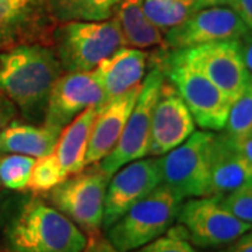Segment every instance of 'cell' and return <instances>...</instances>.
<instances>
[{"instance_id": "1", "label": "cell", "mask_w": 252, "mask_h": 252, "mask_svg": "<svg viewBox=\"0 0 252 252\" xmlns=\"http://www.w3.org/2000/svg\"><path fill=\"white\" fill-rule=\"evenodd\" d=\"M62 72L54 48L17 45L0 55V91L26 119L44 122L48 97Z\"/></svg>"}, {"instance_id": "2", "label": "cell", "mask_w": 252, "mask_h": 252, "mask_svg": "<svg viewBox=\"0 0 252 252\" xmlns=\"http://www.w3.org/2000/svg\"><path fill=\"white\" fill-rule=\"evenodd\" d=\"M11 252H83L87 237L69 217L42 199L26 202L6 231Z\"/></svg>"}, {"instance_id": "3", "label": "cell", "mask_w": 252, "mask_h": 252, "mask_svg": "<svg viewBox=\"0 0 252 252\" xmlns=\"http://www.w3.org/2000/svg\"><path fill=\"white\" fill-rule=\"evenodd\" d=\"M55 52L66 72H91L125 45L115 17L102 21H67L54 32Z\"/></svg>"}, {"instance_id": "4", "label": "cell", "mask_w": 252, "mask_h": 252, "mask_svg": "<svg viewBox=\"0 0 252 252\" xmlns=\"http://www.w3.org/2000/svg\"><path fill=\"white\" fill-rule=\"evenodd\" d=\"M184 199L160 184L117 220L107 240L119 252H132L162 235L175 221Z\"/></svg>"}, {"instance_id": "5", "label": "cell", "mask_w": 252, "mask_h": 252, "mask_svg": "<svg viewBox=\"0 0 252 252\" xmlns=\"http://www.w3.org/2000/svg\"><path fill=\"white\" fill-rule=\"evenodd\" d=\"M161 67L165 79L175 87L188 107L195 124L203 130H223L233 104L224 93L205 73L187 61L182 51L167 55Z\"/></svg>"}, {"instance_id": "6", "label": "cell", "mask_w": 252, "mask_h": 252, "mask_svg": "<svg viewBox=\"0 0 252 252\" xmlns=\"http://www.w3.org/2000/svg\"><path fill=\"white\" fill-rule=\"evenodd\" d=\"M109 178L98 162L87 165L51 189L48 192L49 202L55 209L69 217L83 233L95 237L99 228H102Z\"/></svg>"}, {"instance_id": "7", "label": "cell", "mask_w": 252, "mask_h": 252, "mask_svg": "<svg viewBox=\"0 0 252 252\" xmlns=\"http://www.w3.org/2000/svg\"><path fill=\"white\" fill-rule=\"evenodd\" d=\"M213 132H193L188 139L160 157L161 184L180 198L210 196V147Z\"/></svg>"}, {"instance_id": "8", "label": "cell", "mask_w": 252, "mask_h": 252, "mask_svg": "<svg viewBox=\"0 0 252 252\" xmlns=\"http://www.w3.org/2000/svg\"><path fill=\"white\" fill-rule=\"evenodd\" d=\"M165 74L161 66H154L144 76L136 104L127 118L125 129L114 150L98 162L99 167L112 177L127 162L149 156L152 118L156 101L161 90Z\"/></svg>"}, {"instance_id": "9", "label": "cell", "mask_w": 252, "mask_h": 252, "mask_svg": "<svg viewBox=\"0 0 252 252\" xmlns=\"http://www.w3.org/2000/svg\"><path fill=\"white\" fill-rule=\"evenodd\" d=\"M177 221L184 227L189 241L200 248L225 247L252 228L230 213L217 196L189 198L182 202Z\"/></svg>"}, {"instance_id": "10", "label": "cell", "mask_w": 252, "mask_h": 252, "mask_svg": "<svg viewBox=\"0 0 252 252\" xmlns=\"http://www.w3.org/2000/svg\"><path fill=\"white\" fill-rule=\"evenodd\" d=\"M161 184L160 157L139 158L121 167L109 178L102 228L108 230L126 212Z\"/></svg>"}, {"instance_id": "11", "label": "cell", "mask_w": 252, "mask_h": 252, "mask_svg": "<svg viewBox=\"0 0 252 252\" xmlns=\"http://www.w3.org/2000/svg\"><path fill=\"white\" fill-rule=\"evenodd\" d=\"M250 30L231 7L217 6L195 10L180 26L171 28L164 35L165 49H188L192 46L240 39Z\"/></svg>"}, {"instance_id": "12", "label": "cell", "mask_w": 252, "mask_h": 252, "mask_svg": "<svg viewBox=\"0 0 252 252\" xmlns=\"http://www.w3.org/2000/svg\"><path fill=\"white\" fill-rule=\"evenodd\" d=\"M105 93L95 73L66 72L55 81L48 97L42 125L62 130L89 107H102Z\"/></svg>"}, {"instance_id": "13", "label": "cell", "mask_w": 252, "mask_h": 252, "mask_svg": "<svg viewBox=\"0 0 252 252\" xmlns=\"http://www.w3.org/2000/svg\"><path fill=\"white\" fill-rule=\"evenodd\" d=\"M180 51L187 61L205 73L231 102L245 89L250 72L244 64L238 39L216 41Z\"/></svg>"}, {"instance_id": "14", "label": "cell", "mask_w": 252, "mask_h": 252, "mask_svg": "<svg viewBox=\"0 0 252 252\" xmlns=\"http://www.w3.org/2000/svg\"><path fill=\"white\" fill-rule=\"evenodd\" d=\"M195 121L170 81L164 80L156 101L150 130V157H161L195 132Z\"/></svg>"}, {"instance_id": "15", "label": "cell", "mask_w": 252, "mask_h": 252, "mask_svg": "<svg viewBox=\"0 0 252 252\" xmlns=\"http://www.w3.org/2000/svg\"><path fill=\"white\" fill-rule=\"evenodd\" d=\"M252 182V162L234 137L215 133L210 147V196H224Z\"/></svg>"}, {"instance_id": "16", "label": "cell", "mask_w": 252, "mask_h": 252, "mask_svg": "<svg viewBox=\"0 0 252 252\" xmlns=\"http://www.w3.org/2000/svg\"><path fill=\"white\" fill-rule=\"evenodd\" d=\"M140 86L105 102L99 108L91 129L86 167L99 162L114 150L125 129L127 118L135 107Z\"/></svg>"}, {"instance_id": "17", "label": "cell", "mask_w": 252, "mask_h": 252, "mask_svg": "<svg viewBox=\"0 0 252 252\" xmlns=\"http://www.w3.org/2000/svg\"><path fill=\"white\" fill-rule=\"evenodd\" d=\"M147 58L149 55L144 49L122 46L95 66L93 72L105 93V102L142 84Z\"/></svg>"}, {"instance_id": "18", "label": "cell", "mask_w": 252, "mask_h": 252, "mask_svg": "<svg viewBox=\"0 0 252 252\" xmlns=\"http://www.w3.org/2000/svg\"><path fill=\"white\" fill-rule=\"evenodd\" d=\"M101 107H89L63 127L55 144L54 153L66 177L86 168V156L95 117Z\"/></svg>"}, {"instance_id": "19", "label": "cell", "mask_w": 252, "mask_h": 252, "mask_svg": "<svg viewBox=\"0 0 252 252\" xmlns=\"http://www.w3.org/2000/svg\"><path fill=\"white\" fill-rule=\"evenodd\" d=\"M61 130L45 125L35 126L13 121L0 132V153H17L44 157L52 153Z\"/></svg>"}, {"instance_id": "20", "label": "cell", "mask_w": 252, "mask_h": 252, "mask_svg": "<svg viewBox=\"0 0 252 252\" xmlns=\"http://www.w3.org/2000/svg\"><path fill=\"white\" fill-rule=\"evenodd\" d=\"M115 18L126 46L137 49L165 48L162 32L144 14L143 0H121Z\"/></svg>"}, {"instance_id": "21", "label": "cell", "mask_w": 252, "mask_h": 252, "mask_svg": "<svg viewBox=\"0 0 252 252\" xmlns=\"http://www.w3.org/2000/svg\"><path fill=\"white\" fill-rule=\"evenodd\" d=\"M121 0H46L58 21H102L114 17Z\"/></svg>"}, {"instance_id": "22", "label": "cell", "mask_w": 252, "mask_h": 252, "mask_svg": "<svg viewBox=\"0 0 252 252\" xmlns=\"http://www.w3.org/2000/svg\"><path fill=\"white\" fill-rule=\"evenodd\" d=\"M143 10L147 18L164 34L180 26L193 11L192 6L181 0H143Z\"/></svg>"}, {"instance_id": "23", "label": "cell", "mask_w": 252, "mask_h": 252, "mask_svg": "<svg viewBox=\"0 0 252 252\" xmlns=\"http://www.w3.org/2000/svg\"><path fill=\"white\" fill-rule=\"evenodd\" d=\"M225 133L235 140L243 139L252 132V74L250 73L248 81L243 93L233 101L224 126Z\"/></svg>"}, {"instance_id": "24", "label": "cell", "mask_w": 252, "mask_h": 252, "mask_svg": "<svg viewBox=\"0 0 252 252\" xmlns=\"http://www.w3.org/2000/svg\"><path fill=\"white\" fill-rule=\"evenodd\" d=\"M35 157L24 154L3 153L0 156V184L14 190L27 189Z\"/></svg>"}, {"instance_id": "25", "label": "cell", "mask_w": 252, "mask_h": 252, "mask_svg": "<svg viewBox=\"0 0 252 252\" xmlns=\"http://www.w3.org/2000/svg\"><path fill=\"white\" fill-rule=\"evenodd\" d=\"M64 178L67 177L62 171L59 160L52 152L44 157L36 158L32 171H31L30 181H28L27 189L34 193H48Z\"/></svg>"}, {"instance_id": "26", "label": "cell", "mask_w": 252, "mask_h": 252, "mask_svg": "<svg viewBox=\"0 0 252 252\" xmlns=\"http://www.w3.org/2000/svg\"><path fill=\"white\" fill-rule=\"evenodd\" d=\"M132 252H198L193 244L188 240L182 225H177L174 228H168L165 233L156 240L147 243L143 247Z\"/></svg>"}, {"instance_id": "27", "label": "cell", "mask_w": 252, "mask_h": 252, "mask_svg": "<svg viewBox=\"0 0 252 252\" xmlns=\"http://www.w3.org/2000/svg\"><path fill=\"white\" fill-rule=\"evenodd\" d=\"M219 200L237 219L252 225V182L220 196Z\"/></svg>"}, {"instance_id": "28", "label": "cell", "mask_w": 252, "mask_h": 252, "mask_svg": "<svg viewBox=\"0 0 252 252\" xmlns=\"http://www.w3.org/2000/svg\"><path fill=\"white\" fill-rule=\"evenodd\" d=\"M35 0H0V31L20 23L32 10Z\"/></svg>"}, {"instance_id": "29", "label": "cell", "mask_w": 252, "mask_h": 252, "mask_svg": "<svg viewBox=\"0 0 252 252\" xmlns=\"http://www.w3.org/2000/svg\"><path fill=\"white\" fill-rule=\"evenodd\" d=\"M17 111L14 102L0 91V132L16 119Z\"/></svg>"}, {"instance_id": "30", "label": "cell", "mask_w": 252, "mask_h": 252, "mask_svg": "<svg viewBox=\"0 0 252 252\" xmlns=\"http://www.w3.org/2000/svg\"><path fill=\"white\" fill-rule=\"evenodd\" d=\"M228 6L238 14L248 30L252 31V0H230Z\"/></svg>"}, {"instance_id": "31", "label": "cell", "mask_w": 252, "mask_h": 252, "mask_svg": "<svg viewBox=\"0 0 252 252\" xmlns=\"http://www.w3.org/2000/svg\"><path fill=\"white\" fill-rule=\"evenodd\" d=\"M238 46H240V52L243 56L244 64L247 67V70L252 74V31L250 30L247 34H244L238 39Z\"/></svg>"}, {"instance_id": "32", "label": "cell", "mask_w": 252, "mask_h": 252, "mask_svg": "<svg viewBox=\"0 0 252 252\" xmlns=\"http://www.w3.org/2000/svg\"><path fill=\"white\" fill-rule=\"evenodd\" d=\"M215 252H252V238L247 234H244L237 241L228 244L225 247H221L219 251Z\"/></svg>"}, {"instance_id": "33", "label": "cell", "mask_w": 252, "mask_h": 252, "mask_svg": "<svg viewBox=\"0 0 252 252\" xmlns=\"http://www.w3.org/2000/svg\"><path fill=\"white\" fill-rule=\"evenodd\" d=\"M83 252H119L109 243L108 240H102V238H98V235L94 237L93 241H89L87 243V247L84 248Z\"/></svg>"}, {"instance_id": "34", "label": "cell", "mask_w": 252, "mask_h": 252, "mask_svg": "<svg viewBox=\"0 0 252 252\" xmlns=\"http://www.w3.org/2000/svg\"><path fill=\"white\" fill-rule=\"evenodd\" d=\"M230 0H195L192 4V9L195 10L206 9V7H217V6H225L228 4Z\"/></svg>"}, {"instance_id": "35", "label": "cell", "mask_w": 252, "mask_h": 252, "mask_svg": "<svg viewBox=\"0 0 252 252\" xmlns=\"http://www.w3.org/2000/svg\"><path fill=\"white\" fill-rule=\"evenodd\" d=\"M240 149L243 150V153L248 157V160L252 162V132H250L247 136H244L243 139L237 140Z\"/></svg>"}, {"instance_id": "36", "label": "cell", "mask_w": 252, "mask_h": 252, "mask_svg": "<svg viewBox=\"0 0 252 252\" xmlns=\"http://www.w3.org/2000/svg\"><path fill=\"white\" fill-rule=\"evenodd\" d=\"M181 1H184V3H185V4H188V6H192L195 0H181Z\"/></svg>"}, {"instance_id": "37", "label": "cell", "mask_w": 252, "mask_h": 252, "mask_svg": "<svg viewBox=\"0 0 252 252\" xmlns=\"http://www.w3.org/2000/svg\"><path fill=\"white\" fill-rule=\"evenodd\" d=\"M247 235H248V237H251V238H252V228L250 230V231H248V233H247Z\"/></svg>"}, {"instance_id": "38", "label": "cell", "mask_w": 252, "mask_h": 252, "mask_svg": "<svg viewBox=\"0 0 252 252\" xmlns=\"http://www.w3.org/2000/svg\"><path fill=\"white\" fill-rule=\"evenodd\" d=\"M1 154H3V153H0V156H1ZM0 187H1V184H0Z\"/></svg>"}]
</instances>
